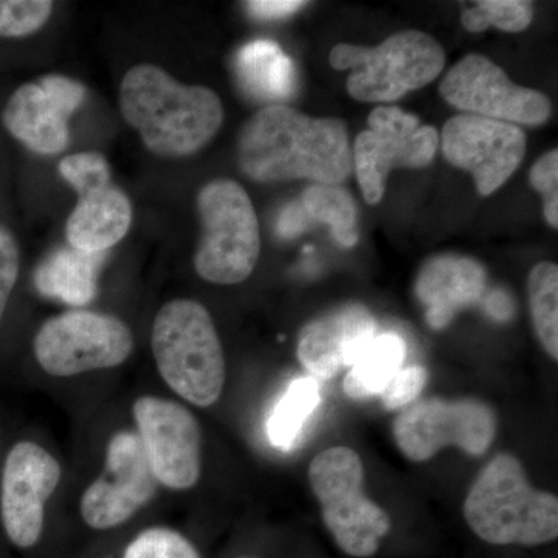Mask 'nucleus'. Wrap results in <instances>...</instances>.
<instances>
[{"label":"nucleus","mask_w":558,"mask_h":558,"mask_svg":"<svg viewBox=\"0 0 558 558\" xmlns=\"http://www.w3.org/2000/svg\"><path fill=\"white\" fill-rule=\"evenodd\" d=\"M483 307L486 314L495 322L505 323L515 315V301L508 290L495 289L483 296Z\"/></svg>","instance_id":"34"},{"label":"nucleus","mask_w":558,"mask_h":558,"mask_svg":"<svg viewBox=\"0 0 558 558\" xmlns=\"http://www.w3.org/2000/svg\"><path fill=\"white\" fill-rule=\"evenodd\" d=\"M376 336L373 314L363 304L349 303L307 323L296 354L311 377L330 380L341 369H351Z\"/></svg>","instance_id":"17"},{"label":"nucleus","mask_w":558,"mask_h":558,"mask_svg":"<svg viewBox=\"0 0 558 558\" xmlns=\"http://www.w3.org/2000/svg\"><path fill=\"white\" fill-rule=\"evenodd\" d=\"M497 428V414L483 400L429 398L403 409L395 418L392 436L403 457L424 462L446 447L481 457L490 449Z\"/></svg>","instance_id":"8"},{"label":"nucleus","mask_w":558,"mask_h":558,"mask_svg":"<svg viewBox=\"0 0 558 558\" xmlns=\"http://www.w3.org/2000/svg\"><path fill=\"white\" fill-rule=\"evenodd\" d=\"M439 149V132L398 106H380L368 117V130L352 146L360 190L369 205L380 204L388 175L396 168L428 167Z\"/></svg>","instance_id":"10"},{"label":"nucleus","mask_w":558,"mask_h":558,"mask_svg":"<svg viewBox=\"0 0 558 558\" xmlns=\"http://www.w3.org/2000/svg\"><path fill=\"white\" fill-rule=\"evenodd\" d=\"M428 373L424 366H403L395 377L389 380L387 388L379 398L387 410H403L421 398L422 391L427 387Z\"/></svg>","instance_id":"30"},{"label":"nucleus","mask_w":558,"mask_h":558,"mask_svg":"<svg viewBox=\"0 0 558 558\" xmlns=\"http://www.w3.org/2000/svg\"><path fill=\"white\" fill-rule=\"evenodd\" d=\"M407 344L398 333H377L343 380L351 399L363 400L380 396L389 380L403 368Z\"/></svg>","instance_id":"22"},{"label":"nucleus","mask_w":558,"mask_h":558,"mask_svg":"<svg viewBox=\"0 0 558 558\" xmlns=\"http://www.w3.org/2000/svg\"><path fill=\"white\" fill-rule=\"evenodd\" d=\"M60 174L80 196L110 185L108 160L97 153H80L65 157L60 163Z\"/></svg>","instance_id":"29"},{"label":"nucleus","mask_w":558,"mask_h":558,"mask_svg":"<svg viewBox=\"0 0 558 558\" xmlns=\"http://www.w3.org/2000/svg\"><path fill=\"white\" fill-rule=\"evenodd\" d=\"M105 253L81 252L70 245L57 250L36 269V288L43 295L73 306L89 303L97 292V274Z\"/></svg>","instance_id":"21"},{"label":"nucleus","mask_w":558,"mask_h":558,"mask_svg":"<svg viewBox=\"0 0 558 558\" xmlns=\"http://www.w3.org/2000/svg\"><path fill=\"white\" fill-rule=\"evenodd\" d=\"M329 62L336 70H352L347 87L354 100L392 102L438 78L446 51L427 33L407 31L377 47L339 44L330 51Z\"/></svg>","instance_id":"5"},{"label":"nucleus","mask_w":558,"mask_h":558,"mask_svg":"<svg viewBox=\"0 0 558 558\" xmlns=\"http://www.w3.org/2000/svg\"><path fill=\"white\" fill-rule=\"evenodd\" d=\"M532 17V3L524 0H481L461 13L462 27L470 33H481L488 27L520 33L531 25Z\"/></svg>","instance_id":"26"},{"label":"nucleus","mask_w":558,"mask_h":558,"mask_svg":"<svg viewBox=\"0 0 558 558\" xmlns=\"http://www.w3.org/2000/svg\"><path fill=\"white\" fill-rule=\"evenodd\" d=\"M236 73L242 89L256 100L278 105L295 94V64L274 40L245 44L236 57Z\"/></svg>","instance_id":"20"},{"label":"nucleus","mask_w":558,"mask_h":558,"mask_svg":"<svg viewBox=\"0 0 558 558\" xmlns=\"http://www.w3.org/2000/svg\"><path fill=\"white\" fill-rule=\"evenodd\" d=\"M365 469L357 451L332 447L310 465V483L323 520L348 556L373 557L391 529L388 513L363 492Z\"/></svg>","instance_id":"7"},{"label":"nucleus","mask_w":558,"mask_h":558,"mask_svg":"<svg viewBox=\"0 0 558 558\" xmlns=\"http://www.w3.org/2000/svg\"><path fill=\"white\" fill-rule=\"evenodd\" d=\"M157 483L138 436L117 433L109 442L105 472L81 498V517L98 531L120 526L148 505Z\"/></svg>","instance_id":"14"},{"label":"nucleus","mask_w":558,"mask_h":558,"mask_svg":"<svg viewBox=\"0 0 558 558\" xmlns=\"http://www.w3.org/2000/svg\"><path fill=\"white\" fill-rule=\"evenodd\" d=\"M306 3L301 0H252L245 3L248 13L256 20L271 21L292 16Z\"/></svg>","instance_id":"33"},{"label":"nucleus","mask_w":558,"mask_h":558,"mask_svg":"<svg viewBox=\"0 0 558 558\" xmlns=\"http://www.w3.org/2000/svg\"><path fill=\"white\" fill-rule=\"evenodd\" d=\"M134 349L131 329L113 315L70 311L47 319L35 337L40 368L54 377L116 368Z\"/></svg>","instance_id":"9"},{"label":"nucleus","mask_w":558,"mask_h":558,"mask_svg":"<svg viewBox=\"0 0 558 558\" xmlns=\"http://www.w3.org/2000/svg\"><path fill=\"white\" fill-rule=\"evenodd\" d=\"M132 207L116 185L80 196L65 226L70 247L86 253H105L130 231Z\"/></svg>","instance_id":"19"},{"label":"nucleus","mask_w":558,"mask_h":558,"mask_svg":"<svg viewBox=\"0 0 558 558\" xmlns=\"http://www.w3.org/2000/svg\"><path fill=\"white\" fill-rule=\"evenodd\" d=\"M61 475L60 462L38 444L24 440L10 450L3 468L0 513L7 535L17 548H32L39 542L44 509Z\"/></svg>","instance_id":"15"},{"label":"nucleus","mask_w":558,"mask_h":558,"mask_svg":"<svg viewBox=\"0 0 558 558\" xmlns=\"http://www.w3.org/2000/svg\"><path fill=\"white\" fill-rule=\"evenodd\" d=\"M123 558H201L189 538L168 527H150L132 539Z\"/></svg>","instance_id":"27"},{"label":"nucleus","mask_w":558,"mask_h":558,"mask_svg":"<svg viewBox=\"0 0 558 558\" xmlns=\"http://www.w3.org/2000/svg\"><path fill=\"white\" fill-rule=\"evenodd\" d=\"M487 290V271L478 260L438 255L418 270L414 293L433 329H444L459 312L478 304Z\"/></svg>","instance_id":"18"},{"label":"nucleus","mask_w":558,"mask_h":558,"mask_svg":"<svg viewBox=\"0 0 558 558\" xmlns=\"http://www.w3.org/2000/svg\"><path fill=\"white\" fill-rule=\"evenodd\" d=\"M444 100L470 116L539 126L549 120V98L519 86L484 54L470 53L450 69L439 87Z\"/></svg>","instance_id":"11"},{"label":"nucleus","mask_w":558,"mask_h":558,"mask_svg":"<svg viewBox=\"0 0 558 558\" xmlns=\"http://www.w3.org/2000/svg\"><path fill=\"white\" fill-rule=\"evenodd\" d=\"M470 529L490 545L538 546L558 537V498L537 490L513 454L481 470L464 501Z\"/></svg>","instance_id":"3"},{"label":"nucleus","mask_w":558,"mask_h":558,"mask_svg":"<svg viewBox=\"0 0 558 558\" xmlns=\"http://www.w3.org/2000/svg\"><path fill=\"white\" fill-rule=\"evenodd\" d=\"M310 220V216L304 211L303 205H289V207L282 209L281 216H279L277 227L278 234L279 236L286 238V240L299 236L300 233L306 230Z\"/></svg>","instance_id":"35"},{"label":"nucleus","mask_w":558,"mask_h":558,"mask_svg":"<svg viewBox=\"0 0 558 558\" xmlns=\"http://www.w3.org/2000/svg\"><path fill=\"white\" fill-rule=\"evenodd\" d=\"M53 3L50 0H0V36L22 38L44 27Z\"/></svg>","instance_id":"28"},{"label":"nucleus","mask_w":558,"mask_h":558,"mask_svg":"<svg viewBox=\"0 0 558 558\" xmlns=\"http://www.w3.org/2000/svg\"><path fill=\"white\" fill-rule=\"evenodd\" d=\"M138 439L159 483L189 490L202 472L199 422L174 400L143 396L134 403Z\"/></svg>","instance_id":"13"},{"label":"nucleus","mask_w":558,"mask_h":558,"mask_svg":"<svg viewBox=\"0 0 558 558\" xmlns=\"http://www.w3.org/2000/svg\"><path fill=\"white\" fill-rule=\"evenodd\" d=\"M529 304L532 323L543 349L558 360V267L539 263L529 274Z\"/></svg>","instance_id":"25"},{"label":"nucleus","mask_w":558,"mask_h":558,"mask_svg":"<svg viewBox=\"0 0 558 558\" xmlns=\"http://www.w3.org/2000/svg\"><path fill=\"white\" fill-rule=\"evenodd\" d=\"M120 109L150 153L171 159L204 148L223 121L222 101L215 90L180 84L150 64L135 65L124 75Z\"/></svg>","instance_id":"2"},{"label":"nucleus","mask_w":558,"mask_h":558,"mask_svg":"<svg viewBox=\"0 0 558 558\" xmlns=\"http://www.w3.org/2000/svg\"><path fill=\"white\" fill-rule=\"evenodd\" d=\"M532 189L543 197V211L553 229H558V150L553 149L539 157L529 172Z\"/></svg>","instance_id":"31"},{"label":"nucleus","mask_w":558,"mask_h":558,"mask_svg":"<svg viewBox=\"0 0 558 558\" xmlns=\"http://www.w3.org/2000/svg\"><path fill=\"white\" fill-rule=\"evenodd\" d=\"M319 405V388L314 377H299L289 385L267 421V436L277 449L290 450Z\"/></svg>","instance_id":"23"},{"label":"nucleus","mask_w":558,"mask_h":558,"mask_svg":"<svg viewBox=\"0 0 558 558\" xmlns=\"http://www.w3.org/2000/svg\"><path fill=\"white\" fill-rule=\"evenodd\" d=\"M150 344L161 379L180 398L202 409L218 402L226 385V357L204 304H165L154 319Z\"/></svg>","instance_id":"4"},{"label":"nucleus","mask_w":558,"mask_h":558,"mask_svg":"<svg viewBox=\"0 0 558 558\" xmlns=\"http://www.w3.org/2000/svg\"><path fill=\"white\" fill-rule=\"evenodd\" d=\"M20 277V248L5 227H0V322Z\"/></svg>","instance_id":"32"},{"label":"nucleus","mask_w":558,"mask_h":558,"mask_svg":"<svg viewBox=\"0 0 558 558\" xmlns=\"http://www.w3.org/2000/svg\"><path fill=\"white\" fill-rule=\"evenodd\" d=\"M301 205L311 220L326 223L341 247L357 244V207L354 197L341 185L312 183L304 190Z\"/></svg>","instance_id":"24"},{"label":"nucleus","mask_w":558,"mask_h":558,"mask_svg":"<svg viewBox=\"0 0 558 558\" xmlns=\"http://www.w3.org/2000/svg\"><path fill=\"white\" fill-rule=\"evenodd\" d=\"M202 240L194 267L205 281L233 286L255 270L260 252L258 216L248 194L230 179L208 182L197 196Z\"/></svg>","instance_id":"6"},{"label":"nucleus","mask_w":558,"mask_h":558,"mask_svg":"<svg viewBox=\"0 0 558 558\" xmlns=\"http://www.w3.org/2000/svg\"><path fill=\"white\" fill-rule=\"evenodd\" d=\"M439 146L449 163L472 172L481 196H490L519 170L527 138L517 124L459 113L444 124Z\"/></svg>","instance_id":"12"},{"label":"nucleus","mask_w":558,"mask_h":558,"mask_svg":"<svg viewBox=\"0 0 558 558\" xmlns=\"http://www.w3.org/2000/svg\"><path fill=\"white\" fill-rule=\"evenodd\" d=\"M238 160L256 182L304 179L341 185L354 171L343 121L314 119L284 105L259 109L242 126Z\"/></svg>","instance_id":"1"},{"label":"nucleus","mask_w":558,"mask_h":558,"mask_svg":"<svg viewBox=\"0 0 558 558\" xmlns=\"http://www.w3.org/2000/svg\"><path fill=\"white\" fill-rule=\"evenodd\" d=\"M86 100V87L68 76H44L11 95L3 110L7 130L40 156H57L69 145V120Z\"/></svg>","instance_id":"16"}]
</instances>
